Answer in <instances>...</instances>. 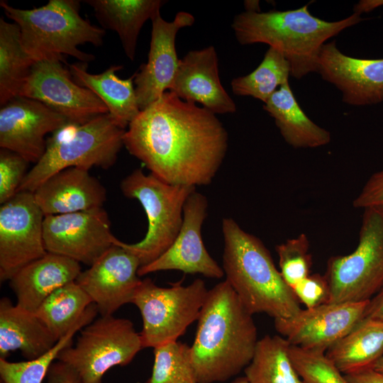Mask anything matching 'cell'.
I'll use <instances>...</instances> for the list:
<instances>
[{
    "label": "cell",
    "instance_id": "obj_45",
    "mask_svg": "<svg viewBox=\"0 0 383 383\" xmlns=\"http://www.w3.org/2000/svg\"><path fill=\"white\" fill-rule=\"evenodd\" d=\"M233 383H248V382L247 379L245 377V376H243V377H240L236 378L233 382Z\"/></svg>",
    "mask_w": 383,
    "mask_h": 383
},
{
    "label": "cell",
    "instance_id": "obj_3",
    "mask_svg": "<svg viewBox=\"0 0 383 383\" xmlns=\"http://www.w3.org/2000/svg\"><path fill=\"white\" fill-rule=\"evenodd\" d=\"M222 232L226 280L245 308L252 315L264 313L274 319L296 315L300 303L262 242L231 218L223 219Z\"/></svg>",
    "mask_w": 383,
    "mask_h": 383
},
{
    "label": "cell",
    "instance_id": "obj_14",
    "mask_svg": "<svg viewBox=\"0 0 383 383\" xmlns=\"http://www.w3.org/2000/svg\"><path fill=\"white\" fill-rule=\"evenodd\" d=\"M368 303H326L301 309L292 318L274 319V327L292 345L326 352L365 318Z\"/></svg>",
    "mask_w": 383,
    "mask_h": 383
},
{
    "label": "cell",
    "instance_id": "obj_1",
    "mask_svg": "<svg viewBox=\"0 0 383 383\" xmlns=\"http://www.w3.org/2000/svg\"><path fill=\"white\" fill-rule=\"evenodd\" d=\"M216 115L167 91L131 122L123 146L168 184L209 185L228 149L227 131Z\"/></svg>",
    "mask_w": 383,
    "mask_h": 383
},
{
    "label": "cell",
    "instance_id": "obj_38",
    "mask_svg": "<svg viewBox=\"0 0 383 383\" xmlns=\"http://www.w3.org/2000/svg\"><path fill=\"white\" fill-rule=\"evenodd\" d=\"M356 209L383 211V170L373 174L353 201Z\"/></svg>",
    "mask_w": 383,
    "mask_h": 383
},
{
    "label": "cell",
    "instance_id": "obj_32",
    "mask_svg": "<svg viewBox=\"0 0 383 383\" xmlns=\"http://www.w3.org/2000/svg\"><path fill=\"white\" fill-rule=\"evenodd\" d=\"M97 313L94 306L88 307L67 333L39 357L23 362H9L0 358L1 380L4 383H42L60 352L72 344L75 333L91 323Z\"/></svg>",
    "mask_w": 383,
    "mask_h": 383
},
{
    "label": "cell",
    "instance_id": "obj_42",
    "mask_svg": "<svg viewBox=\"0 0 383 383\" xmlns=\"http://www.w3.org/2000/svg\"><path fill=\"white\" fill-rule=\"evenodd\" d=\"M383 6V0H362L354 6V13L360 15Z\"/></svg>",
    "mask_w": 383,
    "mask_h": 383
},
{
    "label": "cell",
    "instance_id": "obj_39",
    "mask_svg": "<svg viewBox=\"0 0 383 383\" xmlns=\"http://www.w3.org/2000/svg\"><path fill=\"white\" fill-rule=\"evenodd\" d=\"M46 379L47 383H83L72 368L58 360L50 365Z\"/></svg>",
    "mask_w": 383,
    "mask_h": 383
},
{
    "label": "cell",
    "instance_id": "obj_13",
    "mask_svg": "<svg viewBox=\"0 0 383 383\" xmlns=\"http://www.w3.org/2000/svg\"><path fill=\"white\" fill-rule=\"evenodd\" d=\"M43 240L45 250L92 265L118 239L103 207L74 213L45 216Z\"/></svg>",
    "mask_w": 383,
    "mask_h": 383
},
{
    "label": "cell",
    "instance_id": "obj_41",
    "mask_svg": "<svg viewBox=\"0 0 383 383\" xmlns=\"http://www.w3.org/2000/svg\"><path fill=\"white\" fill-rule=\"evenodd\" d=\"M365 317L383 321V286L377 293L369 300Z\"/></svg>",
    "mask_w": 383,
    "mask_h": 383
},
{
    "label": "cell",
    "instance_id": "obj_8",
    "mask_svg": "<svg viewBox=\"0 0 383 383\" xmlns=\"http://www.w3.org/2000/svg\"><path fill=\"white\" fill-rule=\"evenodd\" d=\"M208 291L201 279L187 286L180 281L170 287H159L148 278L141 280L131 303L142 316L143 348H155L183 335L198 320Z\"/></svg>",
    "mask_w": 383,
    "mask_h": 383
},
{
    "label": "cell",
    "instance_id": "obj_4",
    "mask_svg": "<svg viewBox=\"0 0 383 383\" xmlns=\"http://www.w3.org/2000/svg\"><path fill=\"white\" fill-rule=\"evenodd\" d=\"M309 4L294 10L244 11L237 14L231 27L241 45L265 43L279 51L289 62L291 76L300 79L316 72L321 48L329 38L363 19L353 13L337 21L313 16Z\"/></svg>",
    "mask_w": 383,
    "mask_h": 383
},
{
    "label": "cell",
    "instance_id": "obj_25",
    "mask_svg": "<svg viewBox=\"0 0 383 383\" xmlns=\"http://www.w3.org/2000/svg\"><path fill=\"white\" fill-rule=\"evenodd\" d=\"M103 29L115 31L127 57L133 61L144 23L159 11L163 0H85Z\"/></svg>",
    "mask_w": 383,
    "mask_h": 383
},
{
    "label": "cell",
    "instance_id": "obj_36",
    "mask_svg": "<svg viewBox=\"0 0 383 383\" xmlns=\"http://www.w3.org/2000/svg\"><path fill=\"white\" fill-rule=\"evenodd\" d=\"M30 162L16 152L0 150V203L4 204L18 192L28 171Z\"/></svg>",
    "mask_w": 383,
    "mask_h": 383
},
{
    "label": "cell",
    "instance_id": "obj_37",
    "mask_svg": "<svg viewBox=\"0 0 383 383\" xmlns=\"http://www.w3.org/2000/svg\"><path fill=\"white\" fill-rule=\"evenodd\" d=\"M299 303L311 309L328 303L330 287L326 275L309 274L292 289Z\"/></svg>",
    "mask_w": 383,
    "mask_h": 383
},
{
    "label": "cell",
    "instance_id": "obj_15",
    "mask_svg": "<svg viewBox=\"0 0 383 383\" xmlns=\"http://www.w3.org/2000/svg\"><path fill=\"white\" fill-rule=\"evenodd\" d=\"M137 256L121 240L110 248L89 269L81 272L77 283L89 295L101 316H112L124 304L131 303L141 279Z\"/></svg>",
    "mask_w": 383,
    "mask_h": 383
},
{
    "label": "cell",
    "instance_id": "obj_11",
    "mask_svg": "<svg viewBox=\"0 0 383 383\" xmlns=\"http://www.w3.org/2000/svg\"><path fill=\"white\" fill-rule=\"evenodd\" d=\"M65 63L60 59L35 62L18 96L40 101L70 123L83 124L109 113L93 91L74 81Z\"/></svg>",
    "mask_w": 383,
    "mask_h": 383
},
{
    "label": "cell",
    "instance_id": "obj_7",
    "mask_svg": "<svg viewBox=\"0 0 383 383\" xmlns=\"http://www.w3.org/2000/svg\"><path fill=\"white\" fill-rule=\"evenodd\" d=\"M123 194L138 200L147 216L148 227L138 243L121 245L135 254L140 267L162 255L173 243L183 222V209L196 187L168 184L154 174L136 169L121 182Z\"/></svg>",
    "mask_w": 383,
    "mask_h": 383
},
{
    "label": "cell",
    "instance_id": "obj_27",
    "mask_svg": "<svg viewBox=\"0 0 383 383\" xmlns=\"http://www.w3.org/2000/svg\"><path fill=\"white\" fill-rule=\"evenodd\" d=\"M326 355L344 374L372 368L383 356V321L365 317Z\"/></svg>",
    "mask_w": 383,
    "mask_h": 383
},
{
    "label": "cell",
    "instance_id": "obj_29",
    "mask_svg": "<svg viewBox=\"0 0 383 383\" xmlns=\"http://www.w3.org/2000/svg\"><path fill=\"white\" fill-rule=\"evenodd\" d=\"M35 62L26 53L18 26L0 18V105L19 95Z\"/></svg>",
    "mask_w": 383,
    "mask_h": 383
},
{
    "label": "cell",
    "instance_id": "obj_40",
    "mask_svg": "<svg viewBox=\"0 0 383 383\" xmlns=\"http://www.w3.org/2000/svg\"><path fill=\"white\" fill-rule=\"evenodd\" d=\"M350 383H383V374L367 368L345 374Z\"/></svg>",
    "mask_w": 383,
    "mask_h": 383
},
{
    "label": "cell",
    "instance_id": "obj_10",
    "mask_svg": "<svg viewBox=\"0 0 383 383\" xmlns=\"http://www.w3.org/2000/svg\"><path fill=\"white\" fill-rule=\"evenodd\" d=\"M143 348L132 321L106 316L82 328L76 344L61 350L56 360L72 368L83 383H102L109 370L129 364Z\"/></svg>",
    "mask_w": 383,
    "mask_h": 383
},
{
    "label": "cell",
    "instance_id": "obj_31",
    "mask_svg": "<svg viewBox=\"0 0 383 383\" xmlns=\"http://www.w3.org/2000/svg\"><path fill=\"white\" fill-rule=\"evenodd\" d=\"M291 67L284 56L270 47L257 67L250 74L231 82L235 95L250 96L266 103L284 84L289 82Z\"/></svg>",
    "mask_w": 383,
    "mask_h": 383
},
{
    "label": "cell",
    "instance_id": "obj_2",
    "mask_svg": "<svg viewBox=\"0 0 383 383\" xmlns=\"http://www.w3.org/2000/svg\"><path fill=\"white\" fill-rule=\"evenodd\" d=\"M252 316L226 280L208 291L190 346L199 383L227 381L249 365L258 342Z\"/></svg>",
    "mask_w": 383,
    "mask_h": 383
},
{
    "label": "cell",
    "instance_id": "obj_30",
    "mask_svg": "<svg viewBox=\"0 0 383 383\" xmlns=\"http://www.w3.org/2000/svg\"><path fill=\"white\" fill-rule=\"evenodd\" d=\"M92 301L76 281L53 292L35 313L57 340L65 336L82 317Z\"/></svg>",
    "mask_w": 383,
    "mask_h": 383
},
{
    "label": "cell",
    "instance_id": "obj_35",
    "mask_svg": "<svg viewBox=\"0 0 383 383\" xmlns=\"http://www.w3.org/2000/svg\"><path fill=\"white\" fill-rule=\"evenodd\" d=\"M279 257L280 274L292 287L310 274L312 256L309 252V241L306 234L289 239L276 246Z\"/></svg>",
    "mask_w": 383,
    "mask_h": 383
},
{
    "label": "cell",
    "instance_id": "obj_26",
    "mask_svg": "<svg viewBox=\"0 0 383 383\" xmlns=\"http://www.w3.org/2000/svg\"><path fill=\"white\" fill-rule=\"evenodd\" d=\"M263 109L274 119L284 140L294 148H313L327 145L330 133L313 122L298 104L289 82L267 100Z\"/></svg>",
    "mask_w": 383,
    "mask_h": 383
},
{
    "label": "cell",
    "instance_id": "obj_5",
    "mask_svg": "<svg viewBox=\"0 0 383 383\" xmlns=\"http://www.w3.org/2000/svg\"><path fill=\"white\" fill-rule=\"evenodd\" d=\"M80 2L50 0L38 8L21 9L3 0L0 6L8 18L18 26L23 48L35 62L65 60L64 55H70L88 63L94 60V55L82 51L78 46L85 43L101 45L105 30L80 16Z\"/></svg>",
    "mask_w": 383,
    "mask_h": 383
},
{
    "label": "cell",
    "instance_id": "obj_12",
    "mask_svg": "<svg viewBox=\"0 0 383 383\" xmlns=\"http://www.w3.org/2000/svg\"><path fill=\"white\" fill-rule=\"evenodd\" d=\"M45 215L33 192L21 191L0 207V280L11 278L48 252L43 240Z\"/></svg>",
    "mask_w": 383,
    "mask_h": 383
},
{
    "label": "cell",
    "instance_id": "obj_17",
    "mask_svg": "<svg viewBox=\"0 0 383 383\" xmlns=\"http://www.w3.org/2000/svg\"><path fill=\"white\" fill-rule=\"evenodd\" d=\"M206 197L194 191L183 209V222L172 245L152 262L139 268V277L164 270H179L188 274L220 279L224 272L211 257L204 244L201 228L207 216Z\"/></svg>",
    "mask_w": 383,
    "mask_h": 383
},
{
    "label": "cell",
    "instance_id": "obj_24",
    "mask_svg": "<svg viewBox=\"0 0 383 383\" xmlns=\"http://www.w3.org/2000/svg\"><path fill=\"white\" fill-rule=\"evenodd\" d=\"M123 67L113 65L100 74H91L87 71V63L69 65L74 81L93 91L105 104L117 125L126 129L140 110L134 87L135 73L128 79H121L116 72Z\"/></svg>",
    "mask_w": 383,
    "mask_h": 383
},
{
    "label": "cell",
    "instance_id": "obj_46",
    "mask_svg": "<svg viewBox=\"0 0 383 383\" xmlns=\"http://www.w3.org/2000/svg\"><path fill=\"white\" fill-rule=\"evenodd\" d=\"M0 383H4L3 381L0 380Z\"/></svg>",
    "mask_w": 383,
    "mask_h": 383
},
{
    "label": "cell",
    "instance_id": "obj_18",
    "mask_svg": "<svg viewBox=\"0 0 383 383\" xmlns=\"http://www.w3.org/2000/svg\"><path fill=\"white\" fill-rule=\"evenodd\" d=\"M152 30L146 63L135 72L134 84L137 101L142 111L169 91L177 72L175 40L178 31L192 26L195 18L186 11L178 12L172 21H165L157 12L151 19Z\"/></svg>",
    "mask_w": 383,
    "mask_h": 383
},
{
    "label": "cell",
    "instance_id": "obj_19",
    "mask_svg": "<svg viewBox=\"0 0 383 383\" xmlns=\"http://www.w3.org/2000/svg\"><path fill=\"white\" fill-rule=\"evenodd\" d=\"M316 72L333 84L343 101L352 106L383 101V59H360L342 53L335 41L325 43L316 62Z\"/></svg>",
    "mask_w": 383,
    "mask_h": 383
},
{
    "label": "cell",
    "instance_id": "obj_23",
    "mask_svg": "<svg viewBox=\"0 0 383 383\" xmlns=\"http://www.w3.org/2000/svg\"><path fill=\"white\" fill-rule=\"evenodd\" d=\"M43 321L4 297L0 301V358L20 350L27 360L40 357L58 341Z\"/></svg>",
    "mask_w": 383,
    "mask_h": 383
},
{
    "label": "cell",
    "instance_id": "obj_16",
    "mask_svg": "<svg viewBox=\"0 0 383 383\" xmlns=\"http://www.w3.org/2000/svg\"><path fill=\"white\" fill-rule=\"evenodd\" d=\"M1 107V148L35 164L45 151V136L68 123L44 104L28 97H14Z\"/></svg>",
    "mask_w": 383,
    "mask_h": 383
},
{
    "label": "cell",
    "instance_id": "obj_20",
    "mask_svg": "<svg viewBox=\"0 0 383 383\" xmlns=\"http://www.w3.org/2000/svg\"><path fill=\"white\" fill-rule=\"evenodd\" d=\"M169 91L184 101L202 104L215 114L232 113L237 109L221 84L213 45L191 50L179 60Z\"/></svg>",
    "mask_w": 383,
    "mask_h": 383
},
{
    "label": "cell",
    "instance_id": "obj_34",
    "mask_svg": "<svg viewBox=\"0 0 383 383\" xmlns=\"http://www.w3.org/2000/svg\"><path fill=\"white\" fill-rule=\"evenodd\" d=\"M293 365L304 383H350L325 351L290 345Z\"/></svg>",
    "mask_w": 383,
    "mask_h": 383
},
{
    "label": "cell",
    "instance_id": "obj_28",
    "mask_svg": "<svg viewBox=\"0 0 383 383\" xmlns=\"http://www.w3.org/2000/svg\"><path fill=\"white\" fill-rule=\"evenodd\" d=\"M290 345L278 335L258 340L252 359L243 370L248 383H304L290 357Z\"/></svg>",
    "mask_w": 383,
    "mask_h": 383
},
{
    "label": "cell",
    "instance_id": "obj_21",
    "mask_svg": "<svg viewBox=\"0 0 383 383\" xmlns=\"http://www.w3.org/2000/svg\"><path fill=\"white\" fill-rule=\"evenodd\" d=\"M45 216L60 215L103 207L106 200L104 185L89 170H62L50 177L33 192Z\"/></svg>",
    "mask_w": 383,
    "mask_h": 383
},
{
    "label": "cell",
    "instance_id": "obj_43",
    "mask_svg": "<svg viewBox=\"0 0 383 383\" xmlns=\"http://www.w3.org/2000/svg\"><path fill=\"white\" fill-rule=\"evenodd\" d=\"M245 11L260 12L258 1H245Z\"/></svg>",
    "mask_w": 383,
    "mask_h": 383
},
{
    "label": "cell",
    "instance_id": "obj_44",
    "mask_svg": "<svg viewBox=\"0 0 383 383\" xmlns=\"http://www.w3.org/2000/svg\"><path fill=\"white\" fill-rule=\"evenodd\" d=\"M372 368L377 372L383 374V356L374 363Z\"/></svg>",
    "mask_w": 383,
    "mask_h": 383
},
{
    "label": "cell",
    "instance_id": "obj_9",
    "mask_svg": "<svg viewBox=\"0 0 383 383\" xmlns=\"http://www.w3.org/2000/svg\"><path fill=\"white\" fill-rule=\"evenodd\" d=\"M359 236L353 252L328 261V303L367 301L383 286V211L364 209Z\"/></svg>",
    "mask_w": 383,
    "mask_h": 383
},
{
    "label": "cell",
    "instance_id": "obj_6",
    "mask_svg": "<svg viewBox=\"0 0 383 383\" xmlns=\"http://www.w3.org/2000/svg\"><path fill=\"white\" fill-rule=\"evenodd\" d=\"M125 131L109 113L83 124L67 123L47 139L43 155L28 171L18 192L33 193L50 177L67 168L111 167L123 145Z\"/></svg>",
    "mask_w": 383,
    "mask_h": 383
},
{
    "label": "cell",
    "instance_id": "obj_33",
    "mask_svg": "<svg viewBox=\"0 0 383 383\" xmlns=\"http://www.w3.org/2000/svg\"><path fill=\"white\" fill-rule=\"evenodd\" d=\"M190 351L178 340L155 348L152 374L145 383H199Z\"/></svg>",
    "mask_w": 383,
    "mask_h": 383
},
{
    "label": "cell",
    "instance_id": "obj_22",
    "mask_svg": "<svg viewBox=\"0 0 383 383\" xmlns=\"http://www.w3.org/2000/svg\"><path fill=\"white\" fill-rule=\"evenodd\" d=\"M79 263L60 255L47 252L19 270L9 280L17 305L35 313L56 289L76 281Z\"/></svg>",
    "mask_w": 383,
    "mask_h": 383
}]
</instances>
